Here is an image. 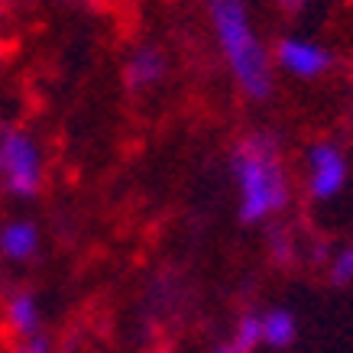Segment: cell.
<instances>
[{"label": "cell", "instance_id": "obj_1", "mask_svg": "<svg viewBox=\"0 0 353 353\" xmlns=\"http://www.w3.org/2000/svg\"><path fill=\"white\" fill-rule=\"evenodd\" d=\"M279 150L282 146L272 130H256L240 139L230 152V172L240 192L243 224H263L289 204V175Z\"/></svg>", "mask_w": 353, "mask_h": 353}, {"label": "cell", "instance_id": "obj_2", "mask_svg": "<svg viewBox=\"0 0 353 353\" xmlns=\"http://www.w3.org/2000/svg\"><path fill=\"white\" fill-rule=\"evenodd\" d=\"M221 59L250 101L272 94V52L259 39L246 0H204Z\"/></svg>", "mask_w": 353, "mask_h": 353}, {"label": "cell", "instance_id": "obj_3", "mask_svg": "<svg viewBox=\"0 0 353 353\" xmlns=\"http://www.w3.org/2000/svg\"><path fill=\"white\" fill-rule=\"evenodd\" d=\"M0 175H3L7 192L17 194V198H32L39 192L43 159H39L36 143L20 130L0 133Z\"/></svg>", "mask_w": 353, "mask_h": 353}, {"label": "cell", "instance_id": "obj_4", "mask_svg": "<svg viewBox=\"0 0 353 353\" xmlns=\"http://www.w3.org/2000/svg\"><path fill=\"white\" fill-rule=\"evenodd\" d=\"M350 175L347 156L334 139H318L308 150V194L314 201H331L343 192Z\"/></svg>", "mask_w": 353, "mask_h": 353}, {"label": "cell", "instance_id": "obj_5", "mask_svg": "<svg viewBox=\"0 0 353 353\" xmlns=\"http://www.w3.org/2000/svg\"><path fill=\"white\" fill-rule=\"evenodd\" d=\"M272 62L292 78H321L334 68V52L305 36H282L276 43Z\"/></svg>", "mask_w": 353, "mask_h": 353}, {"label": "cell", "instance_id": "obj_6", "mask_svg": "<svg viewBox=\"0 0 353 353\" xmlns=\"http://www.w3.org/2000/svg\"><path fill=\"white\" fill-rule=\"evenodd\" d=\"M169 72V62H165V52L156 49V46H139L133 49L127 59V68H123V78H127L130 91H146V88L159 85Z\"/></svg>", "mask_w": 353, "mask_h": 353}, {"label": "cell", "instance_id": "obj_7", "mask_svg": "<svg viewBox=\"0 0 353 353\" xmlns=\"http://www.w3.org/2000/svg\"><path fill=\"white\" fill-rule=\"evenodd\" d=\"M39 246V230L30 221H13L0 230V253L13 263H23V259H32Z\"/></svg>", "mask_w": 353, "mask_h": 353}, {"label": "cell", "instance_id": "obj_8", "mask_svg": "<svg viewBox=\"0 0 353 353\" xmlns=\"http://www.w3.org/2000/svg\"><path fill=\"white\" fill-rule=\"evenodd\" d=\"M295 337H299V321L289 308H272L269 314H263V343L285 350L295 343Z\"/></svg>", "mask_w": 353, "mask_h": 353}, {"label": "cell", "instance_id": "obj_9", "mask_svg": "<svg viewBox=\"0 0 353 353\" xmlns=\"http://www.w3.org/2000/svg\"><path fill=\"white\" fill-rule=\"evenodd\" d=\"M7 318L10 324L17 327L20 334L32 337V334L39 331V308H36V299H32V292H17L7 305Z\"/></svg>", "mask_w": 353, "mask_h": 353}, {"label": "cell", "instance_id": "obj_10", "mask_svg": "<svg viewBox=\"0 0 353 353\" xmlns=\"http://www.w3.org/2000/svg\"><path fill=\"white\" fill-rule=\"evenodd\" d=\"M259 343H263V318H259V314H243L240 324H236V331H234L230 350L234 353H253Z\"/></svg>", "mask_w": 353, "mask_h": 353}, {"label": "cell", "instance_id": "obj_11", "mask_svg": "<svg viewBox=\"0 0 353 353\" xmlns=\"http://www.w3.org/2000/svg\"><path fill=\"white\" fill-rule=\"evenodd\" d=\"M331 282L334 285L353 282V246L350 250H341V253L331 259Z\"/></svg>", "mask_w": 353, "mask_h": 353}, {"label": "cell", "instance_id": "obj_12", "mask_svg": "<svg viewBox=\"0 0 353 353\" xmlns=\"http://www.w3.org/2000/svg\"><path fill=\"white\" fill-rule=\"evenodd\" d=\"M269 243H272V256L279 259V263H289L292 259V243H289V234L285 230H272V236H269Z\"/></svg>", "mask_w": 353, "mask_h": 353}, {"label": "cell", "instance_id": "obj_13", "mask_svg": "<svg viewBox=\"0 0 353 353\" xmlns=\"http://www.w3.org/2000/svg\"><path fill=\"white\" fill-rule=\"evenodd\" d=\"M17 353H49V341L43 334H32V337H26V343Z\"/></svg>", "mask_w": 353, "mask_h": 353}, {"label": "cell", "instance_id": "obj_14", "mask_svg": "<svg viewBox=\"0 0 353 353\" xmlns=\"http://www.w3.org/2000/svg\"><path fill=\"white\" fill-rule=\"evenodd\" d=\"M276 3H279V10H282V13H292V17L308 7V0H276Z\"/></svg>", "mask_w": 353, "mask_h": 353}, {"label": "cell", "instance_id": "obj_15", "mask_svg": "<svg viewBox=\"0 0 353 353\" xmlns=\"http://www.w3.org/2000/svg\"><path fill=\"white\" fill-rule=\"evenodd\" d=\"M214 353H234V350H230V347H217Z\"/></svg>", "mask_w": 353, "mask_h": 353}]
</instances>
